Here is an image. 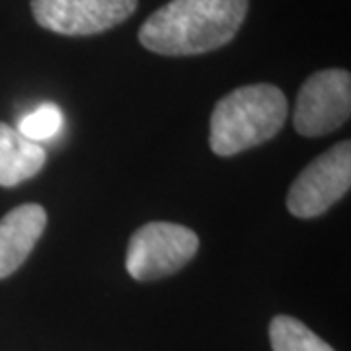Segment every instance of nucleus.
<instances>
[{"mask_svg": "<svg viewBox=\"0 0 351 351\" xmlns=\"http://www.w3.org/2000/svg\"><path fill=\"white\" fill-rule=\"evenodd\" d=\"M287 98L274 84H250L217 101L211 115L209 145L217 156H234L258 147L281 131Z\"/></svg>", "mask_w": 351, "mask_h": 351, "instance_id": "f03ea898", "label": "nucleus"}, {"mask_svg": "<svg viewBox=\"0 0 351 351\" xmlns=\"http://www.w3.org/2000/svg\"><path fill=\"white\" fill-rule=\"evenodd\" d=\"M351 115V75L328 69L311 75L299 90L293 125L302 137L334 133Z\"/></svg>", "mask_w": 351, "mask_h": 351, "instance_id": "39448f33", "label": "nucleus"}, {"mask_svg": "<svg viewBox=\"0 0 351 351\" xmlns=\"http://www.w3.org/2000/svg\"><path fill=\"white\" fill-rule=\"evenodd\" d=\"M250 0H170L138 29L145 49L166 57H188L232 41Z\"/></svg>", "mask_w": 351, "mask_h": 351, "instance_id": "f257e3e1", "label": "nucleus"}, {"mask_svg": "<svg viewBox=\"0 0 351 351\" xmlns=\"http://www.w3.org/2000/svg\"><path fill=\"white\" fill-rule=\"evenodd\" d=\"M45 226L47 213L38 203H24L0 219V279L27 260Z\"/></svg>", "mask_w": 351, "mask_h": 351, "instance_id": "0eeeda50", "label": "nucleus"}, {"mask_svg": "<svg viewBox=\"0 0 351 351\" xmlns=\"http://www.w3.org/2000/svg\"><path fill=\"white\" fill-rule=\"evenodd\" d=\"M47 160L45 149L16 127L0 123V188H14L34 178Z\"/></svg>", "mask_w": 351, "mask_h": 351, "instance_id": "6e6552de", "label": "nucleus"}, {"mask_svg": "<svg viewBox=\"0 0 351 351\" xmlns=\"http://www.w3.org/2000/svg\"><path fill=\"white\" fill-rule=\"evenodd\" d=\"M269 341L274 351H334L306 324L287 314H279L271 320Z\"/></svg>", "mask_w": 351, "mask_h": 351, "instance_id": "1a4fd4ad", "label": "nucleus"}, {"mask_svg": "<svg viewBox=\"0 0 351 351\" xmlns=\"http://www.w3.org/2000/svg\"><path fill=\"white\" fill-rule=\"evenodd\" d=\"M138 0H32L41 27L61 36H94L125 22Z\"/></svg>", "mask_w": 351, "mask_h": 351, "instance_id": "423d86ee", "label": "nucleus"}, {"mask_svg": "<svg viewBox=\"0 0 351 351\" xmlns=\"http://www.w3.org/2000/svg\"><path fill=\"white\" fill-rule=\"evenodd\" d=\"M199 250L197 234L176 223H149L129 240L125 267L137 281L162 279L180 271Z\"/></svg>", "mask_w": 351, "mask_h": 351, "instance_id": "7ed1b4c3", "label": "nucleus"}, {"mask_svg": "<svg viewBox=\"0 0 351 351\" xmlns=\"http://www.w3.org/2000/svg\"><path fill=\"white\" fill-rule=\"evenodd\" d=\"M351 186V145L338 143L308 164L287 193L289 213L297 219H314L326 213Z\"/></svg>", "mask_w": 351, "mask_h": 351, "instance_id": "20e7f679", "label": "nucleus"}, {"mask_svg": "<svg viewBox=\"0 0 351 351\" xmlns=\"http://www.w3.org/2000/svg\"><path fill=\"white\" fill-rule=\"evenodd\" d=\"M63 125V110L57 104H41L34 112L25 113L24 117L18 121L16 129L25 138L41 145L43 141H51L53 137H57Z\"/></svg>", "mask_w": 351, "mask_h": 351, "instance_id": "9d476101", "label": "nucleus"}]
</instances>
